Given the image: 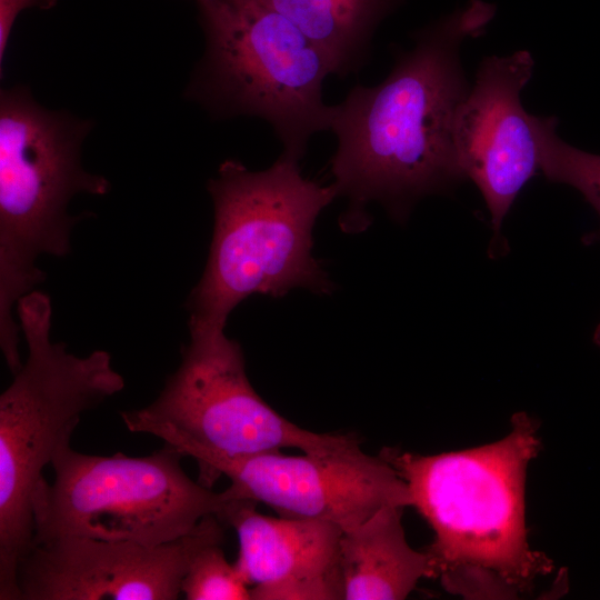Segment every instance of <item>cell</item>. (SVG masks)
I'll use <instances>...</instances> for the list:
<instances>
[{"label":"cell","instance_id":"cell-1","mask_svg":"<svg viewBox=\"0 0 600 600\" xmlns=\"http://www.w3.org/2000/svg\"><path fill=\"white\" fill-rule=\"evenodd\" d=\"M494 12L493 4L471 0L429 24L383 81L357 84L334 106L331 172L338 197L348 201L344 230L369 224L371 202L404 221L421 198L466 180L452 136L457 107L470 88L461 44L479 37Z\"/></svg>","mask_w":600,"mask_h":600},{"label":"cell","instance_id":"cell-2","mask_svg":"<svg viewBox=\"0 0 600 600\" xmlns=\"http://www.w3.org/2000/svg\"><path fill=\"white\" fill-rule=\"evenodd\" d=\"M539 449L533 420L520 412L510 432L489 444L431 456L391 448L379 453L432 528V578L450 593L511 598L551 571V561L530 548L526 529V474Z\"/></svg>","mask_w":600,"mask_h":600},{"label":"cell","instance_id":"cell-3","mask_svg":"<svg viewBox=\"0 0 600 600\" xmlns=\"http://www.w3.org/2000/svg\"><path fill=\"white\" fill-rule=\"evenodd\" d=\"M208 191L214 228L206 269L187 299L189 323L226 327L230 312L251 294L333 290L311 254L314 222L338 198L333 183L304 178L299 161L281 154L261 171L228 159Z\"/></svg>","mask_w":600,"mask_h":600},{"label":"cell","instance_id":"cell-4","mask_svg":"<svg viewBox=\"0 0 600 600\" xmlns=\"http://www.w3.org/2000/svg\"><path fill=\"white\" fill-rule=\"evenodd\" d=\"M92 122L46 109L21 86L0 94V347L11 372L19 354L18 301L43 281L41 256L66 257L79 220V193L103 196L109 181L88 172L81 147Z\"/></svg>","mask_w":600,"mask_h":600},{"label":"cell","instance_id":"cell-5","mask_svg":"<svg viewBox=\"0 0 600 600\" xmlns=\"http://www.w3.org/2000/svg\"><path fill=\"white\" fill-rule=\"evenodd\" d=\"M16 310L28 356L0 396V600H20L17 569L32 543L43 468L83 412L124 388L109 352L78 357L51 340L47 294L32 290Z\"/></svg>","mask_w":600,"mask_h":600},{"label":"cell","instance_id":"cell-6","mask_svg":"<svg viewBox=\"0 0 600 600\" xmlns=\"http://www.w3.org/2000/svg\"><path fill=\"white\" fill-rule=\"evenodd\" d=\"M206 48L187 96L216 118L257 117L282 156L300 161L309 140L330 130L334 106L322 87L324 54L264 0H196Z\"/></svg>","mask_w":600,"mask_h":600},{"label":"cell","instance_id":"cell-7","mask_svg":"<svg viewBox=\"0 0 600 600\" xmlns=\"http://www.w3.org/2000/svg\"><path fill=\"white\" fill-rule=\"evenodd\" d=\"M182 457L167 443L144 457L87 454L66 438L51 460L53 482L41 481L33 497L31 546L60 538L157 546L189 534L207 516L221 520L231 498L190 479Z\"/></svg>","mask_w":600,"mask_h":600},{"label":"cell","instance_id":"cell-8","mask_svg":"<svg viewBox=\"0 0 600 600\" xmlns=\"http://www.w3.org/2000/svg\"><path fill=\"white\" fill-rule=\"evenodd\" d=\"M178 369L147 407L121 412L130 432L149 433L197 462L296 448L322 453L360 441L308 431L280 416L252 388L238 341L224 327L189 323Z\"/></svg>","mask_w":600,"mask_h":600},{"label":"cell","instance_id":"cell-9","mask_svg":"<svg viewBox=\"0 0 600 600\" xmlns=\"http://www.w3.org/2000/svg\"><path fill=\"white\" fill-rule=\"evenodd\" d=\"M280 451L242 457H208L197 462L207 488L226 476L232 499L262 502L279 517L321 520L350 530L386 506L411 507L406 481L380 454L360 441L322 453Z\"/></svg>","mask_w":600,"mask_h":600},{"label":"cell","instance_id":"cell-10","mask_svg":"<svg viewBox=\"0 0 600 600\" xmlns=\"http://www.w3.org/2000/svg\"><path fill=\"white\" fill-rule=\"evenodd\" d=\"M222 524L210 514L157 546L92 538L32 544L18 563L20 600H176L194 556L223 542Z\"/></svg>","mask_w":600,"mask_h":600},{"label":"cell","instance_id":"cell-11","mask_svg":"<svg viewBox=\"0 0 600 600\" xmlns=\"http://www.w3.org/2000/svg\"><path fill=\"white\" fill-rule=\"evenodd\" d=\"M534 61L527 50L484 58L457 107L453 143L459 164L490 212L498 254L501 224L526 183L540 170L533 116L521 103Z\"/></svg>","mask_w":600,"mask_h":600},{"label":"cell","instance_id":"cell-12","mask_svg":"<svg viewBox=\"0 0 600 600\" xmlns=\"http://www.w3.org/2000/svg\"><path fill=\"white\" fill-rule=\"evenodd\" d=\"M258 502L232 499L221 522L239 539L234 562L254 600L343 599L339 543L343 530L321 520L267 517Z\"/></svg>","mask_w":600,"mask_h":600},{"label":"cell","instance_id":"cell-13","mask_svg":"<svg viewBox=\"0 0 600 600\" xmlns=\"http://www.w3.org/2000/svg\"><path fill=\"white\" fill-rule=\"evenodd\" d=\"M404 507L386 506L359 526L343 531L339 566L344 600H401L422 578H432L427 551L406 539Z\"/></svg>","mask_w":600,"mask_h":600},{"label":"cell","instance_id":"cell-14","mask_svg":"<svg viewBox=\"0 0 600 600\" xmlns=\"http://www.w3.org/2000/svg\"><path fill=\"white\" fill-rule=\"evenodd\" d=\"M324 54L332 73L346 77L369 60L373 34L403 0H264Z\"/></svg>","mask_w":600,"mask_h":600},{"label":"cell","instance_id":"cell-15","mask_svg":"<svg viewBox=\"0 0 600 600\" xmlns=\"http://www.w3.org/2000/svg\"><path fill=\"white\" fill-rule=\"evenodd\" d=\"M539 164L549 181L578 190L600 218V154L578 149L557 134L556 117L533 116ZM586 244L600 241V227L583 237Z\"/></svg>","mask_w":600,"mask_h":600},{"label":"cell","instance_id":"cell-16","mask_svg":"<svg viewBox=\"0 0 600 600\" xmlns=\"http://www.w3.org/2000/svg\"><path fill=\"white\" fill-rule=\"evenodd\" d=\"M222 542L203 547L192 559L181 583L187 600H250V587L234 563H229Z\"/></svg>","mask_w":600,"mask_h":600},{"label":"cell","instance_id":"cell-17","mask_svg":"<svg viewBox=\"0 0 600 600\" xmlns=\"http://www.w3.org/2000/svg\"><path fill=\"white\" fill-rule=\"evenodd\" d=\"M58 0H0V64L4 58L9 37L18 16L26 9H50Z\"/></svg>","mask_w":600,"mask_h":600},{"label":"cell","instance_id":"cell-18","mask_svg":"<svg viewBox=\"0 0 600 600\" xmlns=\"http://www.w3.org/2000/svg\"><path fill=\"white\" fill-rule=\"evenodd\" d=\"M594 342L600 346V323L597 326L593 334Z\"/></svg>","mask_w":600,"mask_h":600}]
</instances>
